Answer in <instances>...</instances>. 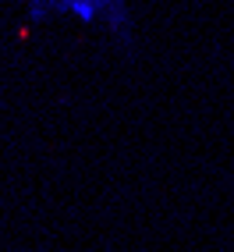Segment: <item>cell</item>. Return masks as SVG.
<instances>
[{"label":"cell","instance_id":"6da1fadb","mask_svg":"<svg viewBox=\"0 0 234 252\" xmlns=\"http://www.w3.org/2000/svg\"><path fill=\"white\" fill-rule=\"evenodd\" d=\"M57 7L71 11V14H78V18H86V22H92L103 11H110L114 4H110V0H57Z\"/></svg>","mask_w":234,"mask_h":252}]
</instances>
